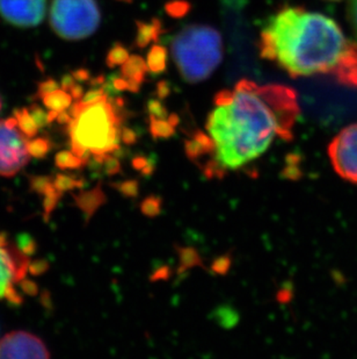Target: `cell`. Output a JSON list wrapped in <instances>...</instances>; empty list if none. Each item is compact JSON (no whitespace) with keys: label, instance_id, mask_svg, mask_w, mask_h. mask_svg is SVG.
Here are the masks:
<instances>
[{"label":"cell","instance_id":"obj_1","mask_svg":"<svg viewBox=\"0 0 357 359\" xmlns=\"http://www.w3.org/2000/svg\"><path fill=\"white\" fill-rule=\"evenodd\" d=\"M206 129L216 146L215 160L223 169L236 170L261 156L274 140H293L300 116L298 97L284 85L241 81L216 95Z\"/></svg>","mask_w":357,"mask_h":359},{"label":"cell","instance_id":"obj_2","mask_svg":"<svg viewBox=\"0 0 357 359\" xmlns=\"http://www.w3.org/2000/svg\"><path fill=\"white\" fill-rule=\"evenodd\" d=\"M260 53L293 79L327 76L357 90V41L321 12L286 6L267 20Z\"/></svg>","mask_w":357,"mask_h":359},{"label":"cell","instance_id":"obj_3","mask_svg":"<svg viewBox=\"0 0 357 359\" xmlns=\"http://www.w3.org/2000/svg\"><path fill=\"white\" fill-rule=\"evenodd\" d=\"M68 109L56 114L61 125H68L71 151L85 164L91 158L104 163L120 148V118L114 102L102 88H92L74 98Z\"/></svg>","mask_w":357,"mask_h":359},{"label":"cell","instance_id":"obj_4","mask_svg":"<svg viewBox=\"0 0 357 359\" xmlns=\"http://www.w3.org/2000/svg\"><path fill=\"white\" fill-rule=\"evenodd\" d=\"M173 60L186 81L209 79L223 58V41L209 26L192 25L182 29L172 42Z\"/></svg>","mask_w":357,"mask_h":359},{"label":"cell","instance_id":"obj_5","mask_svg":"<svg viewBox=\"0 0 357 359\" xmlns=\"http://www.w3.org/2000/svg\"><path fill=\"white\" fill-rule=\"evenodd\" d=\"M50 149L49 139L27 132L17 116L0 121V176L17 175L33 157H44Z\"/></svg>","mask_w":357,"mask_h":359},{"label":"cell","instance_id":"obj_6","mask_svg":"<svg viewBox=\"0 0 357 359\" xmlns=\"http://www.w3.org/2000/svg\"><path fill=\"white\" fill-rule=\"evenodd\" d=\"M50 24L56 34L76 41L93 34L100 24L95 0H52Z\"/></svg>","mask_w":357,"mask_h":359},{"label":"cell","instance_id":"obj_7","mask_svg":"<svg viewBox=\"0 0 357 359\" xmlns=\"http://www.w3.org/2000/svg\"><path fill=\"white\" fill-rule=\"evenodd\" d=\"M31 269L24 249L0 234V300L20 304L21 288Z\"/></svg>","mask_w":357,"mask_h":359},{"label":"cell","instance_id":"obj_8","mask_svg":"<svg viewBox=\"0 0 357 359\" xmlns=\"http://www.w3.org/2000/svg\"><path fill=\"white\" fill-rule=\"evenodd\" d=\"M327 154L337 176L357 185V122L334 136L327 147Z\"/></svg>","mask_w":357,"mask_h":359},{"label":"cell","instance_id":"obj_9","mask_svg":"<svg viewBox=\"0 0 357 359\" xmlns=\"http://www.w3.org/2000/svg\"><path fill=\"white\" fill-rule=\"evenodd\" d=\"M47 0H0V15L18 27H35L43 21Z\"/></svg>","mask_w":357,"mask_h":359},{"label":"cell","instance_id":"obj_10","mask_svg":"<svg viewBox=\"0 0 357 359\" xmlns=\"http://www.w3.org/2000/svg\"><path fill=\"white\" fill-rule=\"evenodd\" d=\"M48 351L42 339L31 332H13L7 334L0 341V358H49Z\"/></svg>","mask_w":357,"mask_h":359},{"label":"cell","instance_id":"obj_11","mask_svg":"<svg viewBox=\"0 0 357 359\" xmlns=\"http://www.w3.org/2000/svg\"><path fill=\"white\" fill-rule=\"evenodd\" d=\"M77 203L78 206L80 207L81 210H84V213L88 215V220H90L99 207L106 203V194L102 190V187H95L93 190L78 196Z\"/></svg>","mask_w":357,"mask_h":359},{"label":"cell","instance_id":"obj_12","mask_svg":"<svg viewBox=\"0 0 357 359\" xmlns=\"http://www.w3.org/2000/svg\"><path fill=\"white\" fill-rule=\"evenodd\" d=\"M178 258H180V266H178V273H185L189 269L195 268V266H202V261L200 257L199 252L194 248L186 247L178 248Z\"/></svg>","mask_w":357,"mask_h":359},{"label":"cell","instance_id":"obj_13","mask_svg":"<svg viewBox=\"0 0 357 359\" xmlns=\"http://www.w3.org/2000/svg\"><path fill=\"white\" fill-rule=\"evenodd\" d=\"M215 318L216 322L222 328L225 329H232L239 322L238 313L232 307H230V306H220V307L216 309Z\"/></svg>","mask_w":357,"mask_h":359},{"label":"cell","instance_id":"obj_14","mask_svg":"<svg viewBox=\"0 0 357 359\" xmlns=\"http://www.w3.org/2000/svg\"><path fill=\"white\" fill-rule=\"evenodd\" d=\"M56 165L64 170L80 169L81 166L85 165V163L70 150H63L56 156Z\"/></svg>","mask_w":357,"mask_h":359},{"label":"cell","instance_id":"obj_15","mask_svg":"<svg viewBox=\"0 0 357 359\" xmlns=\"http://www.w3.org/2000/svg\"><path fill=\"white\" fill-rule=\"evenodd\" d=\"M176 127L162 119H151V134L155 139H169L176 132Z\"/></svg>","mask_w":357,"mask_h":359},{"label":"cell","instance_id":"obj_16","mask_svg":"<svg viewBox=\"0 0 357 359\" xmlns=\"http://www.w3.org/2000/svg\"><path fill=\"white\" fill-rule=\"evenodd\" d=\"M162 201L160 198L151 196V197L145 198L143 200V203H141V210L145 217H158L162 212Z\"/></svg>","mask_w":357,"mask_h":359},{"label":"cell","instance_id":"obj_17","mask_svg":"<svg viewBox=\"0 0 357 359\" xmlns=\"http://www.w3.org/2000/svg\"><path fill=\"white\" fill-rule=\"evenodd\" d=\"M185 150L187 156L192 161L199 160L200 157L203 155L209 154V150L206 149V147L201 144L197 140L192 137V140H188L185 142Z\"/></svg>","mask_w":357,"mask_h":359},{"label":"cell","instance_id":"obj_18","mask_svg":"<svg viewBox=\"0 0 357 359\" xmlns=\"http://www.w3.org/2000/svg\"><path fill=\"white\" fill-rule=\"evenodd\" d=\"M111 187H115L122 196L127 198H136L139 194V184L137 180H125V182L113 184Z\"/></svg>","mask_w":357,"mask_h":359},{"label":"cell","instance_id":"obj_19","mask_svg":"<svg viewBox=\"0 0 357 359\" xmlns=\"http://www.w3.org/2000/svg\"><path fill=\"white\" fill-rule=\"evenodd\" d=\"M231 265H232V259L229 255H224V256L216 258L211 264V270L215 272L216 275L225 276L231 269Z\"/></svg>","mask_w":357,"mask_h":359},{"label":"cell","instance_id":"obj_20","mask_svg":"<svg viewBox=\"0 0 357 359\" xmlns=\"http://www.w3.org/2000/svg\"><path fill=\"white\" fill-rule=\"evenodd\" d=\"M102 170L107 176H115L121 171V162H120L118 157L109 154L105 157V161L102 163Z\"/></svg>","mask_w":357,"mask_h":359},{"label":"cell","instance_id":"obj_21","mask_svg":"<svg viewBox=\"0 0 357 359\" xmlns=\"http://www.w3.org/2000/svg\"><path fill=\"white\" fill-rule=\"evenodd\" d=\"M56 185L62 191L72 190L76 187H81L84 185V180H77L69 176H58Z\"/></svg>","mask_w":357,"mask_h":359},{"label":"cell","instance_id":"obj_22","mask_svg":"<svg viewBox=\"0 0 357 359\" xmlns=\"http://www.w3.org/2000/svg\"><path fill=\"white\" fill-rule=\"evenodd\" d=\"M348 22L354 32L357 40V0H349L347 5Z\"/></svg>","mask_w":357,"mask_h":359},{"label":"cell","instance_id":"obj_23","mask_svg":"<svg viewBox=\"0 0 357 359\" xmlns=\"http://www.w3.org/2000/svg\"><path fill=\"white\" fill-rule=\"evenodd\" d=\"M148 109H150V113H151L152 119H165L166 116H167V113H166L165 109L162 107L159 102H150V105H148Z\"/></svg>","mask_w":357,"mask_h":359},{"label":"cell","instance_id":"obj_24","mask_svg":"<svg viewBox=\"0 0 357 359\" xmlns=\"http://www.w3.org/2000/svg\"><path fill=\"white\" fill-rule=\"evenodd\" d=\"M121 141L125 146H132L137 141V135L132 129L123 128L121 130Z\"/></svg>","mask_w":357,"mask_h":359},{"label":"cell","instance_id":"obj_25","mask_svg":"<svg viewBox=\"0 0 357 359\" xmlns=\"http://www.w3.org/2000/svg\"><path fill=\"white\" fill-rule=\"evenodd\" d=\"M169 276H171V270H169V266H160V268L157 269V270L152 273L151 280H166V279L169 278Z\"/></svg>","mask_w":357,"mask_h":359},{"label":"cell","instance_id":"obj_26","mask_svg":"<svg viewBox=\"0 0 357 359\" xmlns=\"http://www.w3.org/2000/svg\"><path fill=\"white\" fill-rule=\"evenodd\" d=\"M152 158H148V157L144 156H136L134 160H132V166H134V169L137 170V171H142L143 169H145L146 166L151 163Z\"/></svg>","mask_w":357,"mask_h":359},{"label":"cell","instance_id":"obj_27","mask_svg":"<svg viewBox=\"0 0 357 359\" xmlns=\"http://www.w3.org/2000/svg\"><path fill=\"white\" fill-rule=\"evenodd\" d=\"M328 1H340V0H328Z\"/></svg>","mask_w":357,"mask_h":359},{"label":"cell","instance_id":"obj_28","mask_svg":"<svg viewBox=\"0 0 357 359\" xmlns=\"http://www.w3.org/2000/svg\"><path fill=\"white\" fill-rule=\"evenodd\" d=\"M0 109H1V100H0Z\"/></svg>","mask_w":357,"mask_h":359}]
</instances>
